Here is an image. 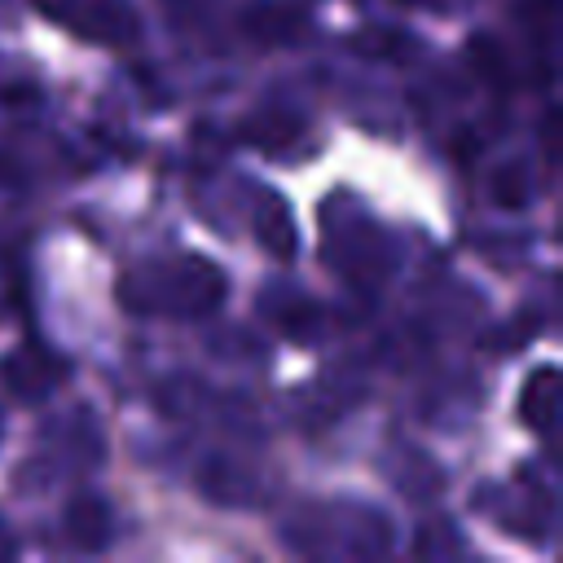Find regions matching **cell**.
Returning <instances> with one entry per match:
<instances>
[{
    "instance_id": "obj_1",
    "label": "cell",
    "mask_w": 563,
    "mask_h": 563,
    "mask_svg": "<svg viewBox=\"0 0 563 563\" xmlns=\"http://www.w3.org/2000/svg\"><path fill=\"white\" fill-rule=\"evenodd\" d=\"M554 369H541L537 374V383H532V391L523 396V418L532 422V427H550V418H554Z\"/></svg>"
},
{
    "instance_id": "obj_2",
    "label": "cell",
    "mask_w": 563,
    "mask_h": 563,
    "mask_svg": "<svg viewBox=\"0 0 563 563\" xmlns=\"http://www.w3.org/2000/svg\"><path fill=\"white\" fill-rule=\"evenodd\" d=\"M405 4H431V0H405Z\"/></svg>"
}]
</instances>
